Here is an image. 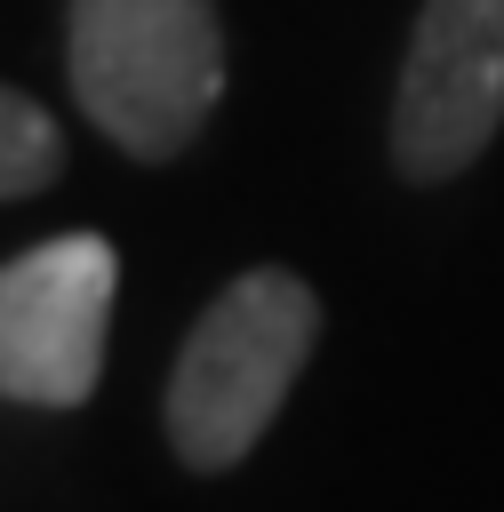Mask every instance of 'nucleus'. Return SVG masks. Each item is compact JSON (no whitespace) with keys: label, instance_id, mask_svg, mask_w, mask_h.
Returning a JSON list of instances; mask_svg holds the SVG:
<instances>
[{"label":"nucleus","instance_id":"nucleus-1","mask_svg":"<svg viewBox=\"0 0 504 512\" xmlns=\"http://www.w3.org/2000/svg\"><path fill=\"white\" fill-rule=\"evenodd\" d=\"M320 344V296L288 264H248L208 296L192 336L176 344L160 424L184 472H232L280 416L288 384Z\"/></svg>","mask_w":504,"mask_h":512},{"label":"nucleus","instance_id":"nucleus-2","mask_svg":"<svg viewBox=\"0 0 504 512\" xmlns=\"http://www.w3.org/2000/svg\"><path fill=\"white\" fill-rule=\"evenodd\" d=\"M64 72L128 160H176L224 96L216 0H72Z\"/></svg>","mask_w":504,"mask_h":512},{"label":"nucleus","instance_id":"nucleus-3","mask_svg":"<svg viewBox=\"0 0 504 512\" xmlns=\"http://www.w3.org/2000/svg\"><path fill=\"white\" fill-rule=\"evenodd\" d=\"M120 256L104 232H56L0 264V400L80 408L104 376Z\"/></svg>","mask_w":504,"mask_h":512},{"label":"nucleus","instance_id":"nucleus-4","mask_svg":"<svg viewBox=\"0 0 504 512\" xmlns=\"http://www.w3.org/2000/svg\"><path fill=\"white\" fill-rule=\"evenodd\" d=\"M504 128V0H424L400 88H392V168L408 184L464 176Z\"/></svg>","mask_w":504,"mask_h":512},{"label":"nucleus","instance_id":"nucleus-5","mask_svg":"<svg viewBox=\"0 0 504 512\" xmlns=\"http://www.w3.org/2000/svg\"><path fill=\"white\" fill-rule=\"evenodd\" d=\"M64 176V128L40 96L0 80V200H32Z\"/></svg>","mask_w":504,"mask_h":512}]
</instances>
